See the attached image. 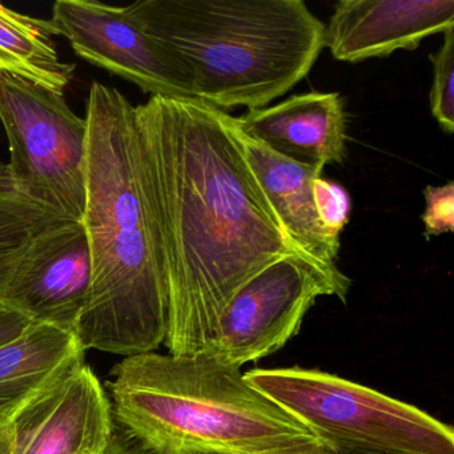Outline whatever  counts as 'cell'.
Returning <instances> with one entry per match:
<instances>
[{"instance_id": "obj_1", "label": "cell", "mask_w": 454, "mask_h": 454, "mask_svg": "<svg viewBox=\"0 0 454 454\" xmlns=\"http://www.w3.org/2000/svg\"><path fill=\"white\" fill-rule=\"evenodd\" d=\"M163 254L169 355L204 353L235 294L297 251L252 171L235 116L198 99L135 107ZM307 257V256H304Z\"/></svg>"}, {"instance_id": "obj_2", "label": "cell", "mask_w": 454, "mask_h": 454, "mask_svg": "<svg viewBox=\"0 0 454 454\" xmlns=\"http://www.w3.org/2000/svg\"><path fill=\"white\" fill-rule=\"evenodd\" d=\"M86 209L91 286L75 334L84 350L155 352L166 341L168 292L143 177L137 113L94 82L86 106Z\"/></svg>"}, {"instance_id": "obj_3", "label": "cell", "mask_w": 454, "mask_h": 454, "mask_svg": "<svg viewBox=\"0 0 454 454\" xmlns=\"http://www.w3.org/2000/svg\"><path fill=\"white\" fill-rule=\"evenodd\" d=\"M127 12L180 63L193 99L267 107L316 65L325 25L302 0H137Z\"/></svg>"}, {"instance_id": "obj_4", "label": "cell", "mask_w": 454, "mask_h": 454, "mask_svg": "<svg viewBox=\"0 0 454 454\" xmlns=\"http://www.w3.org/2000/svg\"><path fill=\"white\" fill-rule=\"evenodd\" d=\"M115 424L167 454H270L318 440L209 353L124 357L108 382Z\"/></svg>"}, {"instance_id": "obj_5", "label": "cell", "mask_w": 454, "mask_h": 454, "mask_svg": "<svg viewBox=\"0 0 454 454\" xmlns=\"http://www.w3.org/2000/svg\"><path fill=\"white\" fill-rule=\"evenodd\" d=\"M247 381L318 440L389 454H454V430L417 406L316 369H254Z\"/></svg>"}, {"instance_id": "obj_6", "label": "cell", "mask_w": 454, "mask_h": 454, "mask_svg": "<svg viewBox=\"0 0 454 454\" xmlns=\"http://www.w3.org/2000/svg\"><path fill=\"white\" fill-rule=\"evenodd\" d=\"M0 121L9 140L7 163L23 195L83 222L87 121L65 94L17 76H0Z\"/></svg>"}, {"instance_id": "obj_7", "label": "cell", "mask_w": 454, "mask_h": 454, "mask_svg": "<svg viewBox=\"0 0 454 454\" xmlns=\"http://www.w3.org/2000/svg\"><path fill=\"white\" fill-rule=\"evenodd\" d=\"M350 280L301 254H289L251 278L225 308L206 353L228 365L256 363L294 339L320 297L347 301Z\"/></svg>"}, {"instance_id": "obj_8", "label": "cell", "mask_w": 454, "mask_h": 454, "mask_svg": "<svg viewBox=\"0 0 454 454\" xmlns=\"http://www.w3.org/2000/svg\"><path fill=\"white\" fill-rule=\"evenodd\" d=\"M91 251L83 222L58 223L0 262V304L75 333L91 286Z\"/></svg>"}, {"instance_id": "obj_9", "label": "cell", "mask_w": 454, "mask_h": 454, "mask_svg": "<svg viewBox=\"0 0 454 454\" xmlns=\"http://www.w3.org/2000/svg\"><path fill=\"white\" fill-rule=\"evenodd\" d=\"M51 23L82 59L153 97L193 99L192 82L174 55L127 12L91 0H59Z\"/></svg>"}, {"instance_id": "obj_10", "label": "cell", "mask_w": 454, "mask_h": 454, "mask_svg": "<svg viewBox=\"0 0 454 454\" xmlns=\"http://www.w3.org/2000/svg\"><path fill=\"white\" fill-rule=\"evenodd\" d=\"M115 419L86 363L0 419V454H103Z\"/></svg>"}, {"instance_id": "obj_11", "label": "cell", "mask_w": 454, "mask_h": 454, "mask_svg": "<svg viewBox=\"0 0 454 454\" xmlns=\"http://www.w3.org/2000/svg\"><path fill=\"white\" fill-rule=\"evenodd\" d=\"M454 26V0H340L324 30V47L340 62L413 51Z\"/></svg>"}, {"instance_id": "obj_12", "label": "cell", "mask_w": 454, "mask_h": 454, "mask_svg": "<svg viewBox=\"0 0 454 454\" xmlns=\"http://www.w3.org/2000/svg\"><path fill=\"white\" fill-rule=\"evenodd\" d=\"M235 121L246 137L304 166L324 169L347 156V118L339 92L294 95Z\"/></svg>"}, {"instance_id": "obj_13", "label": "cell", "mask_w": 454, "mask_h": 454, "mask_svg": "<svg viewBox=\"0 0 454 454\" xmlns=\"http://www.w3.org/2000/svg\"><path fill=\"white\" fill-rule=\"evenodd\" d=\"M239 134L247 160L297 251L329 270L339 268L341 243L324 230L313 203V180L324 169L289 160L240 129Z\"/></svg>"}, {"instance_id": "obj_14", "label": "cell", "mask_w": 454, "mask_h": 454, "mask_svg": "<svg viewBox=\"0 0 454 454\" xmlns=\"http://www.w3.org/2000/svg\"><path fill=\"white\" fill-rule=\"evenodd\" d=\"M74 332L31 323L0 345V419L84 364Z\"/></svg>"}, {"instance_id": "obj_15", "label": "cell", "mask_w": 454, "mask_h": 454, "mask_svg": "<svg viewBox=\"0 0 454 454\" xmlns=\"http://www.w3.org/2000/svg\"><path fill=\"white\" fill-rule=\"evenodd\" d=\"M51 20L0 4V76H17L65 94L76 67L60 59Z\"/></svg>"}, {"instance_id": "obj_16", "label": "cell", "mask_w": 454, "mask_h": 454, "mask_svg": "<svg viewBox=\"0 0 454 454\" xmlns=\"http://www.w3.org/2000/svg\"><path fill=\"white\" fill-rule=\"evenodd\" d=\"M66 220L71 219L15 188L0 187V262L36 233Z\"/></svg>"}, {"instance_id": "obj_17", "label": "cell", "mask_w": 454, "mask_h": 454, "mask_svg": "<svg viewBox=\"0 0 454 454\" xmlns=\"http://www.w3.org/2000/svg\"><path fill=\"white\" fill-rule=\"evenodd\" d=\"M433 65L430 113L443 132H454V26L443 33L442 46L429 55Z\"/></svg>"}, {"instance_id": "obj_18", "label": "cell", "mask_w": 454, "mask_h": 454, "mask_svg": "<svg viewBox=\"0 0 454 454\" xmlns=\"http://www.w3.org/2000/svg\"><path fill=\"white\" fill-rule=\"evenodd\" d=\"M312 195L318 222L332 239L340 240L352 211L349 192L342 185L320 176L313 180Z\"/></svg>"}, {"instance_id": "obj_19", "label": "cell", "mask_w": 454, "mask_h": 454, "mask_svg": "<svg viewBox=\"0 0 454 454\" xmlns=\"http://www.w3.org/2000/svg\"><path fill=\"white\" fill-rule=\"evenodd\" d=\"M424 238L430 240L443 233L454 232V182L441 187L427 185L424 190Z\"/></svg>"}, {"instance_id": "obj_20", "label": "cell", "mask_w": 454, "mask_h": 454, "mask_svg": "<svg viewBox=\"0 0 454 454\" xmlns=\"http://www.w3.org/2000/svg\"><path fill=\"white\" fill-rule=\"evenodd\" d=\"M103 454H167L164 451L153 448L148 443L143 442L135 435L129 434L126 430L115 424L113 437Z\"/></svg>"}, {"instance_id": "obj_21", "label": "cell", "mask_w": 454, "mask_h": 454, "mask_svg": "<svg viewBox=\"0 0 454 454\" xmlns=\"http://www.w3.org/2000/svg\"><path fill=\"white\" fill-rule=\"evenodd\" d=\"M270 454H389L382 451L365 450V449L349 448V446L336 445L326 441L316 440L312 442L294 446L286 450Z\"/></svg>"}, {"instance_id": "obj_22", "label": "cell", "mask_w": 454, "mask_h": 454, "mask_svg": "<svg viewBox=\"0 0 454 454\" xmlns=\"http://www.w3.org/2000/svg\"><path fill=\"white\" fill-rule=\"evenodd\" d=\"M30 324L25 316L0 304V345L20 336Z\"/></svg>"}, {"instance_id": "obj_23", "label": "cell", "mask_w": 454, "mask_h": 454, "mask_svg": "<svg viewBox=\"0 0 454 454\" xmlns=\"http://www.w3.org/2000/svg\"><path fill=\"white\" fill-rule=\"evenodd\" d=\"M0 187L2 188H14L12 175H10L7 164L0 161Z\"/></svg>"}, {"instance_id": "obj_24", "label": "cell", "mask_w": 454, "mask_h": 454, "mask_svg": "<svg viewBox=\"0 0 454 454\" xmlns=\"http://www.w3.org/2000/svg\"><path fill=\"white\" fill-rule=\"evenodd\" d=\"M187 454H224V453H217V451H192V453Z\"/></svg>"}]
</instances>
